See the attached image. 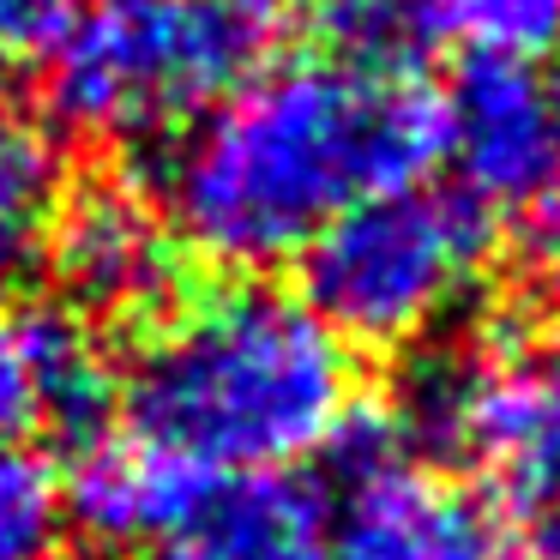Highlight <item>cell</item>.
<instances>
[{"mask_svg":"<svg viewBox=\"0 0 560 560\" xmlns=\"http://www.w3.org/2000/svg\"><path fill=\"white\" fill-rule=\"evenodd\" d=\"M199 488H206V470L145 446L139 434H97L79 446L61 482V506L67 524H79L103 548H170L194 512Z\"/></svg>","mask_w":560,"mask_h":560,"instance_id":"9","label":"cell"},{"mask_svg":"<svg viewBox=\"0 0 560 560\" xmlns=\"http://www.w3.org/2000/svg\"><path fill=\"white\" fill-rule=\"evenodd\" d=\"M458 194L494 211H548L560 199V79L512 55H470L440 97Z\"/></svg>","mask_w":560,"mask_h":560,"instance_id":"6","label":"cell"},{"mask_svg":"<svg viewBox=\"0 0 560 560\" xmlns=\"http://www.w3.org/2000/svg\"><path fill=\"white\" fill-rule=\"evenodd\" d=\"M404 446L488 470L512 506H560V343H530L500 319L482 338L428 350L398 392Z\"/></svg>","mask_w":560,"mask_h":560,"instance_id":"5","label":"cell"},{"mask_svg":"<svg viewBox=\"0 0 560 560\" xmlns=\"http://www.w3.org/2000/svg\"><path fill=\"white\" fill-rule=\"evenodd\" d=\"M446 158L440 91L416 73L338 55L254 73L235 97L175 133L158 199L175 242L223 271H271L368 194L428 182Z\"/></svg>","mask_w":560,"mask_h":560,"instance_id":"1","label":"cell"},{"mask_svg":"<svg viewBox=\"0 0 560 560\" xmlns=\"http://www.w3.org/2000/svg\"><path fill=\"white\" fill-rule=\"evenodd\" d=\"M530 271H536V290L555 302L560 314V199L548 211H536V230H530Z\"/></svg>","mask_w":560,"mask_h":560,"instance_id":"18","label":"cell"},{"mask_svg":"<svg viewBox=\"0 0 560 560\" xmlns=\"http://www.w3.org/2000/svg\"><path fill=\"white\" fill-rule=\"evenodd\" d=\"M331 506L295 470L206 476L182 536L163 555L175 560H319Z\"/></svg>","mask_w":560,"mask_h":560,"instance_id":"10","label":"cell"},{"mask_svg":"<svg viewBox=\"0 0 560 560\" xmlns=\"http://www.w3.org/2000/svg\"><path fill=\"white\" fill-rule=\"evenodd\" d=\"M19 338H25L31 362L37 428H55L73 446L97 440V422L115 398V368L103 355L97 326L67 307H31V314H19Z\"/></svg>","mask_w":560,"mask_h":560,"instance_id":"11","label":"cell"},{"mask_svg":"<svg viewBox=\"0 0 560 560\" xmlns=\"http://www.w3.org/2000/svg\"><path fill=\"white\" fill-rule=\"evenodd\" d=\"M350 410V343L259 278L175 302L127 368L133 434L206 476L295 470L338 440Z\"/></svg>","mask_w":560,"mask_h":560,"instance_id":"2","label":"cell"},{"mask_svg":"<svg viewBox=\"0 0 560 560\" xmlns=\"http://www.w3.org/2000/svg\"><path fill=\"white\" fill-rule=\"evenodd\" d=\"M530 560H560V506H548L542 530H536V542H530Z\"/></svg>","mask_w":560,"mask_h":560,"instance_id":"19","label":"cell"},{"mask_svg":"<svg viewBox=\"0 0 560 560\" xmlns=\"http://www.w3.org/2000/svg\"><path fill=\"white\" fill-rule=\"evenodd\" d=\"M67 13H73V0H0V61H13L25 49H49Z\"/></svg>","mask_w":560,"mask_h":560,"instance_id":"17","label":"cell"},{"mask_svg":"<svg viewBox=\"0 0 560 560\" xmlns=\"http://www.w3.org/2000/svg\"><path fill=\"white\" fill-rule=\"evenodd\" d=\"M494 259V218L458 187L368 194L302 247V302L343 343L404 350L464 307Z\"/></svg>","mask_w":560,"mask_h":560,"instance_id":"4","label":"cell"},{"mask_svg":"<svg viewBox=\"0 0 560 560\" xmlns=\"http://www.w3.org/2000/svg\"><path fill=\"white\" fill-rule=\"evenodd\" d=\"M158 560H175V555H163V548H158Z\"/></svg>","mask_w":560,"mask_h":560,"instance_id":"20","label":"cell"},{"mask_svg":"<svg viewBox=\"0 0 560 560\" xmlns=\"http://www.w3.org/2000/svg\"><path fill=\"white\" fill-rule=\"evenodd\" d=\"M302 7L331 37L338 61L386 67V73H416L440 31L434 0H302Z\"/></svg>","mask_w":560,"mask_h":560,"instance_id":"13","label":"cell"},{"mask_svg":"<svg viewBox=\"0 0 560 560\" xmlns=\"http://www.w3.org/2000/svg\"><path fill=\"white\" fill-rule=\"evenodd\" d=\"M61 476L25 446H0V560H61Z\"/></svg>","mask_w":560,"mask_h":560,"instance_id":"14","label":"cell"},{"mask_svg":"<svg viewBox=\"0 0 560 560\" xmlns=\"http://www.w3.org/2000/svg\"><path fill=\"white\" fill-rule=\"evenodd\" d=\"M319 560H524L494 506L416 458H386L343 476Z\"/></svg>","mask_w":560,"mask_h":560,"instance_id":"8","label":"cell"},{"mask_svg":"<svg viewBox=\"0 0 560 560\" xmlns=\"http://www.w3.org/2000/svg\"><path fill=\"white\" fill-rule=\"evenodd\" d=\"M290 0H73L43 103L79 139H175L271 67Z\"/></svg>","mask_w":560,"mask_h":560,"instance_id":"3","label":"cell"},{"mask_svg":"<svg viewBox=\"0 0 560 560\" xmlns=\"http://www.w3.org/2000/svg\"><path fill=\"white\" fill-rule=\"evenodd\" d=\"M440 31H458L476 43V55H536L560 49V0H434Z\"/></svg>","mask_w":560,"mask_h":560,"instance_id":"15","label":"cell"},{"mask_svg":"<svg viewBox=\"0 0 560 560\" xmlns=\"http://www.w3.org/2000/svg\"><path fill=\"white\" fill-rule=\"evenodd\" d=\"M61 187L55 139L0 115V302L43 266V235Z\"/></svg>","mask_w":560,"mask_h":560,"instance_id":"12","label":"cell"},{"mask_svg":"<svg viewBox=\"0 0 560 560\" xmlns=\"http://www.w3.org/2000/svg\"><path fill=\"white\" fill-rule=\"evenodd\" d=\"M61 307L79 319H133L175 295V235L133 182L61 187L43 235Z\"/></svg>","mask_w":560,"mask_h":560,"instance_id":"7","label":"cell"},{"mask_svg":"<svg viewBox=\"0 0 560 560\" xmlns=\"http://www.w3.org/2000/svg\"><path fill=\"white\" fill-rule=\"evenodd\" d=\"M25 428H37L25 338H19V319H0V446H19Z\"/></svg>","mask_w":560,"mask_h":560,"instance_id":"16","label":"cell"}]
</instances>
